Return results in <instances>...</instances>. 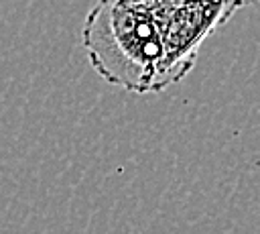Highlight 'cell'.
I'll list each match as a JSON object with an SVG mask.
<instances>
[{
  "label": "cell",
  "instance_id": "obj_1",
  "mask_svg": "<svg viewBox=\"0 0 260 234\" xmlns=\"http://www.w3.org/2000/svg\"><path fill=\"white\" fill-rule=\"evenodd\" d=\"M256 0H98L83 22L91 67L128 92H162L183 79L201 43Z\"/></svg>",
  "mask_w": 260,
  "mask_h": 234
}]
</instances>
